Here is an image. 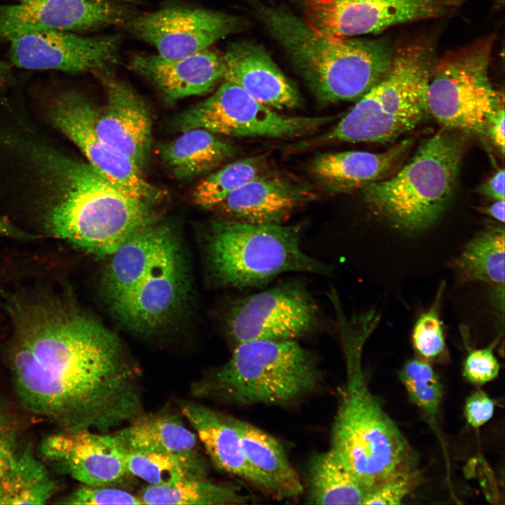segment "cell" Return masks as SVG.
Here are the masks:
<instances>
[{
	"label": "cell",
	"instance_id": "b9f144b4",
	"mask_svg": "<svg viewBox=\"0 0 505 505\" xmlns=\"http://www.w3.org/2000/svg\"><path fill=\"white\" fill-rule=\"evenodd\" d=\"M480 194L493 201H504V170L499 168L477 189Z\"/></svg>",
	"mask_w": 505,
	"mask_h": 505
},
{
	"label": "cell",
	"instance_id": "f1b7e54d",
	"mask_svg": "<svg viewBox=\"0 0 505 505\" xmlns=\"http://www.w3.org/2000/svg\"><path fill=\"white\" fill-rule=\"evenodd\" d=\"M504 228L490 225L469 241L456 260L454 267L467 281L490 285L499 308L504 312Z\"/></svg>",
	"mask_w": 505,
	"mask_h": 505
},
{
	"label": "cell",
	"instance_id": "d590c367",
	"mask_svg": "<svg viewBox=\"0 0 505 505\" xmlns=\"http://www.w3.org/2000/svg\"><path fill=\"white\" fill-rule=\"evenodd\" d=\"M443 288V285L440 286L431 307L417 318L412 332L413 346L416 352L426 360L436 359L446 350L439 314Z\"/></svg>",
	"mask_w": 505,
	"mask_h": 505
},
{
	"label": "cell",
	"instance_id": "603a6c76",
	"mask_svg": "<svg viewBox=\"0 0 505 505\" xmlns=\"http://www.w3.org/2000/svg\"><path fill=\"white\" fill-rule=\"evenodd\" d=\"M176 236L168 224L154 220L133 233L110 255L102 281L110 308L133 289Z\"/></svg>",
	"mask_w": 505,
	"mask_h": 505
},
{
	"label": "cell",
	"instance_id": "83f0119b",
	"mask_svg": "<svg viewBox=\"0 0 505 505\" xmlns=\"http://www.w3.org/2000/svg\"><path fill=\"white\" fill-rule=\"evenodd\" d=\"M182 133L161 150L164 164L178 179L207 173L235 154L229 142L209 130L193 128Z\"/></svg>",
	"mask_w": 505,
	"mask_h": 505
},
{
	"label": "cell",
	"instance_id": "52a82bcc",
	"mask_svg": "<svg viewBox=\"0 0 505 505\" xmlns=\"http://www.w3.org/2000/svg\"><path fill=\"white\" fill-rule=\"evenodd\" d=\"M302 227L214 220L206 245L213 277L221 285L245 288L266 284L287 272L330 274L329 265L302 250Z\"/></svg>",
	"mask_w": 505,
	"mask_h": 505
},
{
	"label": "cell",
	"instance_id": "8992f818",
	"mask_svg": "<svg viewBox=\"0 0 505 505\" xmlns=\"http://www.w3.org/2000/svg\"><path fill=\"white\" fill-rule=\"evenodd\" d=\"M464 139L445 129L424 140L395 175L363 189L365 203L393 228L419 233L431 227L451 202Z\"/></svg>",
	"mask_w": 505,
	"mask_h": 505
},
{
	"label": "cell",
	"instance_id": "4316f807",
	"mask_svg": "<svg viewBox=\"0 0 505 505\" xmlns=\"http://www.w3.org/2000/svg\"><path fill=\"white\" fill-rule=\"evenodd\" d=\"M128 451L190 452L197 451L198 438L177 415L142 413L112 433Z\"/></svg>",
	"mask_w": 505,
	"mask_h": 505
},
{
	"label": "cell",
	"instance_id": "d6986e66",
	"mask_svg": "<svg viewBox=\"0 0 505 505\" xmlns=\"http://www.w3.org/2000/svg\"><path fill=\"white\" fill-rule=\"evenodd\" d=\"M123 451L113 434L86 429L50 435L41 445L44 457L91 486H113L130 475Z\"/></svg>",
	"mask_w": 505,
	"mask_h": 505
},
{
	"label": "cell",
	"instance_id": "ac0fdd59",
	"mask_svg": "<svg viewBox=\"0 0 505 505\" xmlns=\"http://www.w3.org/2000/svg\"><path fill=\"white\" fill-rule=\"evenodd\" d=\"M93 74L101 81L106 94L105 105L96 110L95 128L97 135L143 170L152 142V119L145 102L112 71Z\"/></svg>",
	"mask_w": 505,
	"mask_h": 505
},
{
	"label": "cell",
	"instance_id": "30bf717a",
	"mask_svg": "<svg viewBox=\"0 0 505 505\" xmlns=\"http://www.w3.org/2000/svg\"><path fill=\"white\" fill-rule=\"evenodd\" d=\"M331 116H288L259 102L236 83L224 81L214 93L180 114L175 128H202L232 137H292L310 133Z\"/></svg>",
	"mask_w": 505,
	"mask_h": 505
},
{
	"label": "cell",
	"instance_id": "4dcf8cb0",
	"mask_svg": "<svg viewBox=\"0 0 505 505\" xmlns=\"http://www.w3.org/2000/svg\"><path fill=\"white\" fill-rule=\"evenodd\" d=\"M138 497L143 504L233 505L246 504L252 499L236 485L214 483L207 478L147 485Z\"/></svg>",
	"mask_w": 505,
	"mask_h": 505
},
{
	"label": "cell",
	"instance_id": "6da1fadb",
	"mask_svg": "<svg viewBox=\"0 0 505 505\" xmlns=\"http://www.w3.org/2000/svg\"><path fill=\"white\" fill-rule=\"evenodd\" d=\"M20 314L12 368L27 409L66 430L100 433L144 413L140 372L112 332L55 303Z\"/></svg>",
	"mask_w": 505,
	"mask_h": 505
},
{
	"label": "cell",
	"instance_id": "ffe728a7",
	"mask_svg": "<svg viewBox=\"0 0 505 505\" xmlns=\"http://www.w3.org/2000/svg\"><path fill=\"white\" fill-rule=\"evenodd\" d=\"M314 197L308 186L265 173L231 192L217 208L231 220L281 224L297 208Z\"/></svg>",
	"mask_w": 505,
	"mask_h": 505
},
{
	"label": "cell",
	"instance_id": "ee69618b",
	"mask_svg": "<svg viewBox=\"0 0 505 505\" xmlns=\"http://www.w3.org/2000/svg\"><path fill=\"white\" fill-rule=\"evenodd\" d=\"M504 201H494L490 206L479 207L478 211L496 220L501 224L504 223Z\"/></svg>",
	"mask_w": 505,
	"mask_h": 505
},
{
	"label": "cell",
	"instance_id": "7a4b0ae2",
	"mask_svg": "<svg viewBox=\"0 0 505 505\" xmlns=\"http://www.w3.org/2000/svg\"><path fill=\"white\" fill-rule=\"evenodd\" d=\"M55 237L98 256H110L133 233L156 220L155 203L123 191L87 161L50 146L27 144Z\"/></svg>",
	"mask_w": 505,
	"mask_h": 505
},
{
	"label": "cell",
	"instance_id": "7dc6e473",
	"mask_svg": "<svg viewBox=\"0 0 505 505\" xmlns=\"http://www.w3.org/2000/svg\"><path fill=\"white\" fill-rule=\"evenodd\" d=\"M3 69H4V67L1 65V64L0 63V73L1 72V71H2Z\"/></svg>",
	"mask_w": 505,
	"mask_h": 505
},
{
	"label": "cell",
	"instance_id": "f6af8a7d",
	"mask_svg": "<svg viewBox=\"0 0 505 505\" xmlns=\"http://www.w3.org/2000/svg\"><path fill=\"white\" fill-rule=\"evenodd\" d=\"M0 235L15 236V237H24L25 236L23 232L16 229L15 227L11 225L9 222L0 217Z\"/></svg>",
	"mask_w": 505,
	"mask_h": 505
},
{
	"label": "cell",
	"instance_id": "277c9868",
	"mask_svg": "<svg viewBox=\"0 0 505 505\" xmlns=\"http://www.w3.org/2000/svg\"><path fill=\"white\" fill-rule=\"evenodd\" d=\"M321 378L314 354L297 340L250 341L236 344L192 393L238 405L287 406L312 393Z\"/></svg>",
	"mask_w": 505,
	"mask_h": 505
},
{
	"label": "cell",
	"instance_id": "9c48e42d",
	"mask_svg": "<svg viewBox=\"0 0 505 505\" xmlns=\"http://www.w3.org/2000/svg\"><path fill=\"white\" fill-rule=\"evenodd\" d=\"M493 36L436 58L430 76L429 114L447 129L483 135L488 119L504 102L489 77Z\"/></svg>",
	"mask_w": 505,
	"mask_h": 505
},
{
	"label": "cell",
	"instance_id": "8d00e7d4",
	"mask_svg": "<svg viewBox=\"0 0 505 505\" xmlns=\"http://www.w3.org/2000/svg\"><path fill=\"white\" fill-rule=\"evenodd\" d=\"M417 479L415 467L400 471L371 488L363 504H398L415 487Z\"/></svg>",
	"mask_w": 505,
	"mask_h": 505
},
{
	"label": "cell",
	"instance_id": "7c38bea8",
	"mask_svg": "<svg viewBox=\"0 0 505 505\" xmlns=\"http://www.w3.org/2000/svg\"><path fill=\"white\" fill-rule=\"evenodd\" d=\"M302 18L329 35L374 34L401 23L439 18L462 0H292Z\"/></svg>",
	"mask_w": 505,
	"mask_h": 505
},
{
	"label": "cell",
	"instance_id": "e575fe53",
	"mask_svg": "<svg viewBox=\"0 0 505 505\" xmlns=\"http://www.w3.org/2000/svg\"><path fill=\"white\" fill-rule=\"evenodd\" d=\"M399 377L411 400L427 415L434 417L442 399L443 386L430 363L422 359L409 360Z\"/></svg>",
	"mask_w": 505,
	"mask_h": 505
},
{
	"label": "cell",
	"instance_id": "bcb514c9",
	"mask_svg": "<svg viewBox=\"0 0 505 505\" xmlns=\"http://www.w3.org/2000/svg\"><path fill=\"white\" fill-rule=\"evenodd\" d=\"M16 1H17L18 2H19V1H27V0H16ZM109 1H116V2L123 3V4H124V3H126V2H128H128H130V1H135V0H109Z\"/></svg>",
	"mask_w": 505,
	"mask_h": 505
},
{
	"label": "cell",
	"instance_id": "d6a6232c",
	"mask_svg": "<svg viewBox=\"0 0 505 505\" xmlns=\"http://www.w3.org/2000/svg\"><path fill=\"white\" fill-rule=\"evenodd\" d=\"M55 489L45 465L26 450L16 456L0 482V504H44Z\"/></svg>",
	"mask_w": 505,
	"mask_h": 505
},
{
	"label": "cell",
	"instance_id": "cb8c5ba5",
	"mask_svg": "<svg viewBox=\"0 0 505 505\" xmlns=\"http://www.w3.org/2000/svg\"><path fill=\"white\" fill-rule=\"evenodd\" d=\"M404 140L382 153L346 151L316 156L311 171L318 181L332 194H344L363 189L384 179L410 147Z\"/></svg>",
	"mask_w": 505,
	"mask_h": 505
},
{
	"label": "cell",
	"instance_id": "d4e9b609",
	"mask_svg": "<svg viewBox=\"0 0 505 505\" xmlns=\"http://www.w3.org/2000/svg\"><path fill=\"white\" fill-rule=\"evenodd\" d=\"M180 409L218 469L267 494L263 481L245 459L230 415L192 401L182 403Z\"/></svg>",
	"mask_w": 505,
	"mask_h": 505
},
{
	"label": "cell",
	"instance_id": "9a60e30c",
	"mask_svg": "<svg viewBox=\"0 0 505 505\" xmlns=\"http://www.w3.org/2000/svg\"><path fill=\"white\" fill-rule=\"evenodd\" d=\"M189 288L185 260L176 236L153 267L111 309L130 330L152 333L180 314L188 297Z\"/></svg>",
	"mask_w": 505,
	"mask_h": 505
},
{
	"label": "cell",
	"instance_id": "4fadbf2b",
	"mask_svg": "<svg viewBox=\"0 0 505 505\" xmlns=\"http://www.w3.org/2000/svg\"><path fill=\"white\" fill-rule=\"evenodd\" d=\"M96 110L86 96L67 90L51 99L48 112L54 127L71 140L104 177L130 195L156 203L162 197V192L146 180L142 170L97 135L95 128Z\"/></svg>",
	"mask_w": 505,
	"mask_h": 505
},
{
	"label": "cell",
	"instance_id": "f35d334b",
	"mask_svg": "<svg viewBox=\"0 0 505 505\" xmlns=\"http://www.w3.org/2000/svg\"><path fill=\"white\" fill-rule=\"evenodd\" d=\"M492 349L493 347L490 346L469 352L463 367V374L467 380L481 385L497 377L499 364Z\"/></svg>",
	"mask_w": 505,
	"mask_h": 505
},
{
	"label": "cell",
	"instance_id": "44dd1931",
	"mask_svg": "<svg viewBox=\"0 0 505 505\" xmlns=\"http://www.w3.org/2000/svg\"><path fill=\"white\" fill-rule=\"evenodd\" d=\"M223 80L237 84L274 109L298 107L300 95L263 46L249 41L231 43L222 55Z\"/></svg>",
	"mask_w": 505,
	"mask_h": 505
},
{
	"label": "cell",
	"instance_id": "7402d4cb",
	"mask_svg": "<svg viewBox=\"0 0 505 505\" xmlns=\"http://www.w3.org/2000/svg\"><path fill=\"white\" fill-rule=\"evenodd\" d=\"M130 66L170 101L210 93L224 75L222 55L208 48L177 59L135 54Z\"/></svg>",
	"mask_w": 505,
	"mask_h": 505
},
{
	"label": "cell",
	"instance_id": "3957f363",
	"mask_svg": "<svg viewBox=\"0 0 505 505\" xmlns=\"http://www.w3.org/2000/svg\"><path fill=\"white\" fill-rule=\"evenodd\" d=\"M248 1L320 103L358 100L387 73L389 40L329 35L283 6Z\"/></svg>",
	"mask_w": 505,
	"mask_h": 505
},
{
	"label": "cell",
	"instance_id": "5b68a950",
	"mask_svg": "<svg viewBox=\"0 0 505 505\" xmlns=\"http://www.w3.org/2000/svg\"><path fill=\"white\" fill-rule=\"evenodd\" d=\"M436 58L431 39L394 48L386 75L316 142L388 143L416 128L430 114L428 86Z\"/></svg>",
	"mask_w": 505,
	"mask_h": 505
},
{
	"label": "cell",
	"instance_id": "2e32d148",
	"mask_svg": "<svg viewBox=\"0 0 505 505\" xmlns=\"http://www.w3.org/2000/svg\"><path fill=\"white\" fill-rule=\"evenodd\" d=\"M10 43V59L18 67L94 73L112 71L119 63L121 36H83L52 30L22 35Z\"/></svg>",
	"mask_w": 505,
	"mask_h": 505
},
{
	"label": "cell",
	"instance_id": "7bdbcfd3",
	"mask_svg": "<svg viewBox=\"0 0 505 505\" xmlns=\"http://www.w3.org/2000/svg\"><path fill=\"white\" fill-rule=\"evenodd\" d=\"M16 456L11 438L0 431V482L13 465Z\"/></svg>",
	"mask_w": 505,
	"mask_h": 505
},
{
	"label": "cell",
	"instance_id": "5bb4252c",
	"mask_svg": "<svg viewBox=\"0 0 505 505\" xmlns=\"http://www.w3.org/2000/svg\"><path fill=\"white\" fill-rule=\"evenodd\" d=\"M243 24L240 18L220 11L168 6L135 15L121 27L154 46L158 55L177 59L208 48L217 41L240 30Z\"/></svg>",
	"mask_w": 505,
	"mask_h": 505
},
{
	"label": "cell",
	"instance_id": "74e56055",
	"mask_svg": "<svg viewBox=\"0 0 505 505\" xmlns=\"http://www.w3.org/2000/svg\"><path fill=\"white\" fill-rule=\"evenodd\" d=\"M66 504H143L138 495L113 487L112 486H91L83 485L68 496Z\"/></svg>",
	"mask_w": 505,
	"mask_h": 505
},
{
	"label": "cell",
	"instance_id": "8fae6325",
	"mask_svg": "<svg viewBox=\"0 0 505 505\" xmlns=\"http://www.w3.org/2000/svg\"><path fill=\"white\" fill-rule=\"evenodd\" d=\"M319 309L298 283H285L246 296L231 308L227 318L235 345L257 340H297L319 325Z\"/></svg>",
	"mask_w": 505,
	"mask_h": 505
},
{
	"label": "cell",
	"instance_id": "ab89813d",
	"mask_svg": "<svg viewBox=\"0 0 505 505\" xmlns=\"http://www.w3.org/2000/svg\"><path fill=\"white\" fill-rule=\"evenodd\" d=\"M494 403L482 390H476L466 399L465 417L473 427H479L488 422L493 415Z\"/></svg>",
	"mask_w": 505,
	"mask_h": 505
},
{
	"label": "cell",
	"instance_id": "e0dca14e",
	"mask_svg": "<svg viewBox=\"0 0 505 505\" xmlns=\"http://www.w3.org/2000/svg\"><path fill=\"white\" fill-rule=\"evenodd\" d=\"M135 15L109 0H27L0 4V41L44 31L83 32L121 25Z\"/></svg>",
	"mask_w": 505,
	"mask_h": 505
},
{
	"label": "cell",
	"instance_id": "484cf974",
	"mask_svg": "<svg viewBox=\"0 0 505 505\" xmlns=\"http://www.w3.org/2000/svg\"><path fill=\"white\" fill-rule=\"evenodd\" d=\"M230 420L245 459L263 481L267 494L280 500L300 496L304 492L300 477L278 440L248 422L231 415Z\"/></svg>",
	"mask_w": 505,
	"mask_h": 505
},
{
	"label": "cell",
	"instance_id": "1f68e13d",
	"mask_svg": "<svg viewBox=\"0 0 505 505\" xmlns=\"http://www.w3.org/2000/svg\"><path fill=\"white\" fill-rule=\"evenodd\" d=\"M123 450L129 474L148 485H167L187 478H207V464L198 450L182 453Z\"/></svg>",
	"mask_w": 505,
	"mask_h": 505
},
{
	"label": "cell",
	"instance_id": "f546056e",
	"mask_svg": "<svg viewBox=\"0 0 505 505\" xmlns=\"http://www.w3.org/2000/svg\"><path fill=\"white\" fill-rule=\"evenodd\" d=\"M307 486L311 504H363L368 492L330 449L311 459Z\"/></svg>",
	"mask_w": 505,
	"mask_h": 505
},
{
	"label": "cell",
	"instance_id": "836d02e7",
	"mask_svg": "<svg viewBox=\"0 0 505 505\" xmlns=\"http://www.w3.org/2000/svg\"><path fill=\"white\" fill-rule=\"evenodd\" d=\"M264 174L262 157L246 158L227 164L196 185L192 194L193 201L202 208H217L231 192Z\"/></svg>",
	"mask_w": 505,
	"mask_h": 505
},
{
	"label": "cell",
	"instance_id": "60d3db41",
	"mask_svg": "<svg viewBox=\"0 0 505 505\" xmlns=\"http://www.w3.org/2000/svg\"><path fill=\"white\" fill-rule=\"evenodd\" d=\"M504 102L500 104L486 123L484 134L492 144L501 154H504Z\"/></svg>",
	"mask_w": 505,
	"mask_h": 505
},
{
	"label": "cell",
	"instance_id": "ba28073f",
	"mask_svg": "<svg viewBox=\"0 0 505 505\" xmlns=\"http://www.w3.org/2000/svg\"><path fill=\"white\" fill-rule=\"evenodd\" d=\"M347 383L331 431L330 450L368 491L415 467L410 445L369 391L358 369Z\"/></svg>",
	"mask_w": 505,
	"mask_h": 505
}]
</instances>
